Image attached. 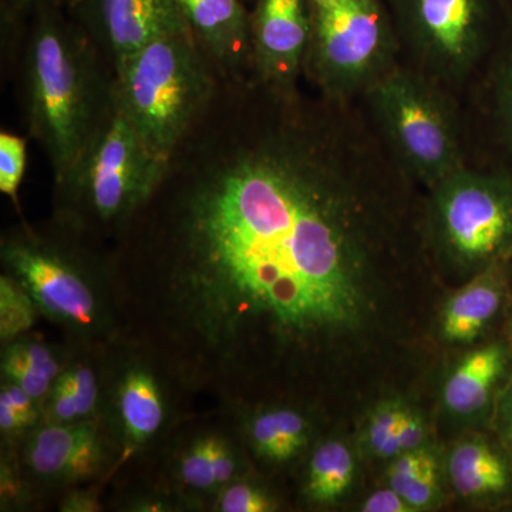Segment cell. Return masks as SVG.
Wrapping results in <instances>:
<instances>
[{"mask_svg": "<svg viewBox=\"0 0 512 512\" xmlns=\"http://www.w3.org/2000/svg\"><path fill=\"white\" fill-rule=\"evenodd\" d=\"M227 82L110 255L127 335L234 407L312 377L365 325L416 184L359 100Z\"/></svg>", "mask_w": 512, "mask_h": 512, "instance_id": "cell-1", "label": "cell"}, {"mask_svg": "<svg viewBox=\"0 0 512 512\" xmlns=\"http://www.w3.org/2000/svg\"><path fill=\"white\" fill-rule=\"evenodd\" d=\"M3 274L18 281L40 316L74 348H104L126 335L110 251L53 220L3 232Z\"/></svg>", "mask_w": 512, "mask_h": 512, "instance_id": "cell-2", "label": "cell"}, {"mask_svg": "<svg viewBox=\"0 0 512 512\" xmlns=\"http://www.w3.org/2000/svg\"><path fill=\"white\" fill-rule=\"evenodd\" d=\"M25 53L29 130L45 150L53 183L72 170L114 106L113 74L82 26L60 8L36 9Z\"/></svg>", "mask_w": 512, "mask_h": 512, "instance_id": "cell-3", "label": "cell"}, {"mask_svg": "<svg viewBox=\"0 0 512 512\" xmlns=\"http://www.w3.org/2000/svg\"><path fill=\"white\" fill-rule=\"evenodd\" d=\"M217 76L191 33L163 36L114 67V101L148 153L168 167L214 103Z\"/></svg>", "mask_w": 512, "mask_h": 512, "instance_id": "cell-4", "label": "cell"}, {"mask_svg": "<svg viewBox=\"0 0 512 512\" xmlns=\"http://www.w3.org/2000/svg\"><path fill=\"white\" fill-rule=\"evenodd\" d=\"M386 153L427 190L468 164L457 96L400 60L359 99Z\"/></svg>", "mask_w": 512, "mask_h": 512, "instance_id": "cell-5", "label": "cell"}, {"mask_svg": "<svg viewBox=\"0 0 512 512\" xmlns=\"http://www.w3.org/2000/svg\"><path fill=\"white\" fill-rule=\"evenodd\" d=\"M167 170L148 153L114 101L82 157L55 184L53 220L96 244L114 241Z\"/></svg>", "mask_w": 512, "mask_h": 512, "instance_id": "cell-6", "label": "cell"}, {"mask_svg": "<svg viewBox=\"0 0 512 512\" xmlns=\"http://www.w3.org/2000/svg\"><path fill=\"white\" fill-rule=\"evenodd\" d=\"M424 238L441 264L470 278L512 261V173L470 164L429 190Z\"/></svg>", "mask_w": 512, "mask_h": 512, "instance_id": "cell-7", "label": "cell"}, {"mask_svg": "<svg viewBox=\"0 0 512 512\" xmlns=\"http://www.w3.org/2000/svg\"><path fill=\"white\" fill-rule=\"evenodd\" d=\"M402 62L460 94L497 46L505 0H386Z\"/></svg>", "mask_w": 512, "mask_h": 512, "instance_id": "cell-8", "label": "cell"}, {"mask_svg": "<svg viewBox=\"0 0 512 512\" xmlns=\"http://www.w3.org/2000/svg\"><path fill=\"white\" fill-rule=\"evenodd\" d=\"M101 419L119 448L121 468L157 453L188 414L191 397L170 367L146 343L124 335L101 350Z\"/></svg>", "mask_w": 512, "mask_h": 512, "instance_id": "cell-9", "label": "cell"}, {"mask_svg": "<svg viewBox=\"0 0 512 512\" xmlns=\"http://www.w3.org/2000/svg\"><path fill=\"white\" fill-rule=\"evenodd\" d=\"M312 18L303 76L325 99L359 100L402 60L386 0H332Z\"/></svg>", "mask_w": 512, "mask_h": 512, "instance_id": "cell-10", "label": "cell"}, {"mask_svg": "<svg viewBox=\"0 0 512 512\" xmlns=\"http://www.w3.org/2000/svg\"><path fill=\"white\" fill-rule=\"evenodd\" d=\"M221 421L191 423L185 419L170 439L158 448L163 461L161 491L180 505L181 511H211L218 494L237 478L249 473L247 448L237 426Z\"/></svg>", "mask_w": 512, "mask_h": 512, "instance_id": "cell-11", "label": "cell"}, {"mask_svg": "<svg viewBox=\"0 0 512 512\" xmlns=\"http://www.w3.org/2000/svg\"><path fill=\"white\" fill-rule=\"evenodd\" d=\"M15 451L30 495L103 484L116 473L120 458L101 417L76 423L40 421L16 444Z\"/></svg>", "mask_w": 512, "mask_h": 512, "instance_id": "cell-12", "label": "cell"}, {"mask_svg": "<svg viewBox=\"0 0 512 512\" xmlns=\"http://www.w3.org/2000/svg\"><path fill=\"white\" fill-rule=\"evenodd\" d=\"M312 26L309 0H256L251 12L252 76L272 89H298Z\"/></svg>", "mask_w": 512, "mask_h": 512, "instance_id": "cell-13", "label": "cell"}, {"mask_svg": "<svg viewBox=\"0 0 512 512\" xmlns=\"http://www.w3.org/2000/svg\"><path fill=\"white\" fill-rule=\"evenodd\" d=\"M70 6L111 70L160 37L190 33L177 0H72Z\"/></svg>", "mask_w": 512, "mask_h": 512, "instance_id": "cell-14", "label": "cell"}, {"mask_svg": "<svg viewBox=\"0 0 512 512\" xmlns=\"http://www.w3.org/2000/svg\"><path fill=\"white\" fill-rule=\"evenodd\" d=\"M237 417L248 456L268 468H285L308 456L313 447L315 423L311 414L292 402H258L222 407Z\"/></svg>", "mask_w": 512, "mask_h": 512, "instance_id": "cell-15", "label": "cell"}, {"mask_svg": "<svg viewBox=\"0 0 512 512\" xmlns=\"http://www.w3.org/2000/svg\"><path fill=\"white\" fill-rule=\"evenodd\" d=\"M512 375L510 339H494L468 350L444 379V412L466 423L493 417L495 403Z\"/></svg>", "mask_w": 512, "mask_h": 512, "instance_id": "cell-16", "label": "cell"}, {"mask_svg": "<svg viewBox=\"0 0 512 512\" xmlns=\"http://www.w3.org/2000/svg\"><path fill=\"white\" fill-rule=\"evenodd\" d=\"M177 5L220 76L242 79L252 73L251 12L242 0H177Z\"/></svg>", "mask_w": 512, "mask_h": 512, "instance_id": "cell-17", "label": "cell"}, {"mask_svg": "<svg viewBox=\"0 0 512 512\" xmlns=\"http://www.w3.org/2000/svg\"><path fill=\"white\" fill-rule=\"evenodd\" d=\"M444 471L454 493L468 503H512V457L495 436L474 433L456 441L444 458Z\"/></svg>", "mask_w": 512, "mask_h": 512, "instance_id": "cell-18", "label": "cell"}, {"mask_svg": "<svg viewBox=\"0 0 512 512\" xmlns=\"http://www.w3.org/2000/svg\"><path fill=\"white\" fill-rule=\"evenodd\" d=\"M511 279V261L498 262L470 276L441 308V339L448 345L470 346L483 338L511 301Z\"/></svg>", "mask_w": 512, "mask_h": 512, "instance_id": "cell-19", "label": "cell"}, {"mask_svg": "<svg viewBox=\"0 0 512 512\" xmlns=\"http://www.w3.org/2000/svg\"><path fill=\"white\" fill-rule=\"evenodd\" d=\"M103 348H74L42 403V421L76 423L99 419L103 406Z\"/></svg>", "mask_w": 512, "mask_h": 512, "instance_id": "cell-20", "label": "cell"}, {"mask_svg": "<svg viewBox=\"0 0 512 512\" xmlns=\"http://www.w3.org/2000/svg\"><path fill=\"white\" fill-rule=\"evenodd\" d=\"M359 441L366 457L390 461L430 444L429 423L412 403L390 397L375 404L367 414Z\"/></svg>", "mask_w": 512, "mask_h": 512, "instance_id": "cell-21", "label": "cell"}, {"mask_svg": "<svg viewBox=\"0 0 512 512\" xmlns=\"http://www.w3.org/2000/svg\"><path fill=\"white\" fill-rule=\"evenodd\" d=\"M72 353V346H53L45 340L28 335L2 345L0 370L2 380L22 387L42 406L53 383L63 372Z\"/></svg>", "mask_w": 512, "mask_h": 512, "instance_id": "cell-22", "label": "cell"}, {"mask_svg": "<svg viewBox=\"0 0 512 512\" xmlns=\"http://www.w3.org/2000/svg\"><path fill=\"white\" fill-rule=\"evenodd\" d=\"M356 456L338 437L319 441L306 458L302 498L311 507H333L345 500L355 485Z\"/></svg>", "mask_w": 512, "mask_h": 512, "instance_id": "cell-23", "label": "cell"}, {"mask_svg": "<svg viewBox=\"0 0 512 512\" xmlns=\"http://www.w3.org/2000/svg\"><path fill=\"white\" fill-rule=\"evenodd\" d=\"M444 463L433 443L407 451L389 461L386 481L414 511H429L443 500Z\"/></svg>", "mask_w": 512, "mask_h": 512, "instance_id": "cell-24", "label": "cell"}, {"mask_svg": "<svg viewBox=\"0 0 512 512\" xmlns=\"http://www.w3.org/2000/svg\"><path fill=\"white\" fill-rule=\"evenodd\" d=\"M40 313L26 289L8 274L0 275V342L28 335Z\"/></svg>", "mask_w": 512, "mask_h": 512, "instance_id": "cell-25", "label": "cell"}, {"mask_svg": "<svg viewBox=\"0 0 512 512\" xmlns=\"http://www.w3.org/2000/svg\"><path fill=\"white\" fill-rule=\"evenodd\" d=\"M281 508L278 497L265 484L244 474L229 483L215 498L214 512H274Z\"/></svg>", "mask_w": 512, "mask_h": 512, "instance_id": "cell-26", "label": "cell"}, {"mask_svg": "<svg viewBox=\"0 0 512 512\" xmlns=\"http://www.w3.org/2000/svg\"><path fill=\"white\" fill-rule=\"evenodd\" d=\"M495 60L491 76L494 121L512 165V37Z\"/></svg>", "mask_w": 512, "mask_h": 512, "instance_id": "cell-27", "label": "cell"}, {"mask_svg": "<svg viewBox=\"0 0 512 512\" xmlns=\"http://www.w3.org/2000/svg\"><path fill=\"white\" fill-rule=\"evenodd\" d=\"M28 161V140L18 134L0 133V191L18 204L19 188Z\"/></svg>", "mask_w": 512, "mask_h": 512, "instance_id": "cell-28", "label": "cell"}, {"mask_svg": "<svg viewBox=\"0 0 512 512\" xmlns=\"http://www.w3.org/2000/svg\"><path fill=\"white\" fill-rule=\"evenodd\" d=\"M491 424L494 427V436L512 457V376L498 396Z\"/></svg>", "mask_w": 512, "mask_h": 512, "instance_id": "cell-29", "label": "cell"}, {"mask_svg": "<svg viewBox=\"0 0 512 512\" xmlns=\"http://www.w3.org/2000/svg\"><path fill=\"white\" fill-rule=\"evenodd\" d=\"M100 488L97 485L89 487L67 488L60 498L59 511L62 512H97L101 511Z\"/></svg>", "mask_w": 512, "mask_h": 512, "instance_id": "cell-30", "label": "cell"}, {"mask_svg": "<svg viewBox=\"0 0 512 512\" xmlns=\"http://www.w3.org/2000/svg\"><path fill=\"white\" fill-rule=\"evenodd\" d=\"M360 510L363 512H416L412 505L389 485L367 495L360 505Z\"/></svg>", "mask_w": 512, "mask_h": 512, "instance_id": "cell-31", "label": "cell"}, {"mask_svg": "<svg viewBox=\"0 0 512 512\" xmlns=\"http://www.w3.org/2000/svg\"><path fill=\"white\" fill-rule=\"evenodd\" d=\"M9 9L15 12H22V10L39 9V8H63V6L70 5L72 0H3Z\"/></svg>", "mask_w": 512, "mask_h": 512, "instance_id": "cell-32", "label": "cell"}, {"mask_svg": "<svg viewBox=\"0 0 512 512\" xmlns=\"http://www.w3.org/2000/svg\"><path fill=\"white\" fill-rule=\"evenodd\" d=\"M510 311H508L507 338L512 343V299L510 301Z\"/></svg>", "mask_w": 512, "mask_h": 512, "instance_id": "cell-33", "label": "cell"}, {"mask_svg": "<svg viewBox=\"0 0 512 512\" xmlns=\"http://www.w3.org/2000/svg\"><path fill=\"white\" fill-rule=\"evenodd\" d=\"M311 6L325 5V3L332 2V0H309Z\"/></svg>", "mask_w": 512, "mask_h": 512, "instance_id": "cell-34", "label": "cell"}, {"mask_svg": "<svg viewBox=\"0 0 512 512\" xmlns=\"http://www.w3.org/2000/svg\"><path fill=\"white\" fill-rule=\"evenodd\" d=\"M505 2H507L508 8H510L512 15V0H505Z\"/></svg>", "mask_w": 512, "mask_h": 512, "instance_id": "cell-35", "label": "cell"}, {"mask_svg": "<svg viewBox=\"0 0 512 512\" xmlns=\"http://www.w3.org/2000/svg\"><path fill=\"white\" fill-rule=\"evenodd\" d=\"M512 376V375H511Z\"/></svg>", "mask_w": 512, "mask_h": 512, "instance_id": "cell-36", "label": "cell"}]
</instances>
